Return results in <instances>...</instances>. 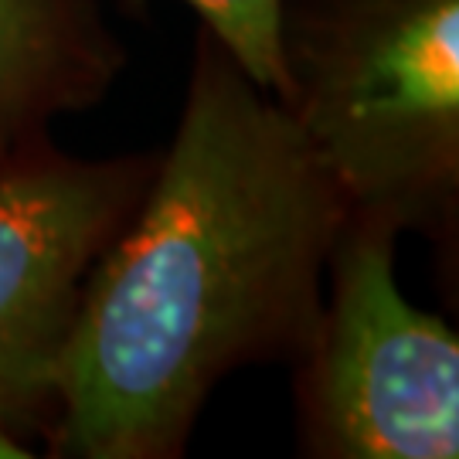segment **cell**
Masks as SVG:
<instances>
[{
    "instance_id": "6da1fadb",
    "label": "cell",
    "mask_w": 459,
    "mask_h": 459,
    "mask_svg": "<svg viewBox=\"0 0 459 459\" xmlns=\"http://www.w3.org/2000/svg\"><path fill=\"white\" fill-rule=\"evenodd\" d=\"M347 218L282 102L197 31L174 140L85 276L48 456H181L225 377L293 364Z\"/></svg>"
},
{
    "instance_id": "7a4b0ae2",
    "label": "cell",
    "mask_w": 459,
    "mask_h": 459,
    "mask_svg": "<svg viewBox=\"0 0 459 459\" xmlns=\"http://www.w3.org/2000/svg\"><path fill=\"white\" fill-rule=\"evenodd\" d=\"M282 109L351 212L453 242L459 0H282Z\"/></svg>"
},
{
    "instance_id": "3957f363",
    "label": "cell",
    "mask_w": 459,
    "mask_h": 459,
    "mask_svg": "<svg viewBox=\"0 0 459 459\" xmlns=\"http://www.w3.org/2000/svg\"><path fill=\"white\" fill-rule=\"evenodd\" d=\"M402 231L351 212L293 358L299 446L320 459H456L459 341L405 299Z\"/></svg>"
},
{
    "instance_id": "277c9868",
    "label": "cell",
    "mask_w": 459,
    "mask_h": 459,
    "mask_svg": "<svg viewBox=\"0 0 459 459\" xmlns=\"http://www.w3.org/2000/svg\"><path fill=\"white\" fill-rule=\"evenodd\" d=\"M157 153L85 160L55 143L0 167V436H41L85 276L143 197Z\"/></svg>"
},
{
    "instance_id": "5b68a950",
    "label": "cell",
    "mask_w": 459,
    "mask_h": 459,
    "mask_svg": "<svg viewBox=\"0 0 459 459\" xmlns=\"http://www.w3.org/2000/svg\"><path fill=\"white\" fill-rule=\"evenodd\" d=\"M123 62L96 0H0V167L48 143L58 116L96 106Z\"/></svg>"
},
{
    "instance_id": "8992f818",
    "label": "cell",
    "mask_w": 459,
    "mask_h": 459,
    "mask_svg": "<svg viewBox=\"0 0 459 459\" xmlns=\"http://www.w3.org/2000/svg\"><path fill=\"white\" fill-rule=\"evenodd\" d=\"M140 7L143 0H130ZM208 31L242 65L248 79L279 99L286 85L282 68V0H184Z\"/></svg>"
}]
</instances>
